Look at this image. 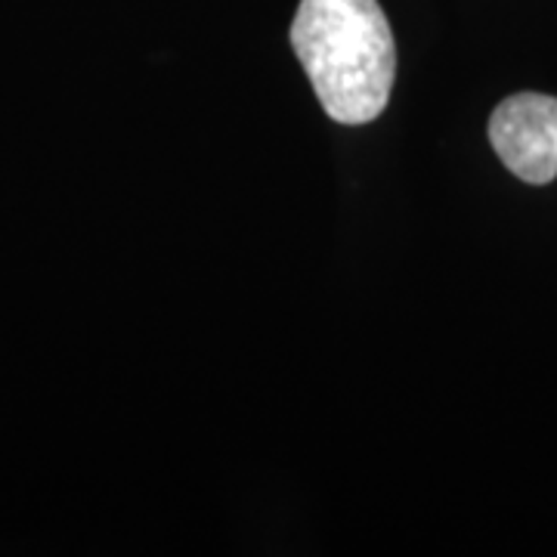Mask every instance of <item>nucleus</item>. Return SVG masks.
Instances as JSON below:
<instances>
[{"instance_id":"2","label":"nucleus","mask_w":557,"mask_h":557,"mask_svg":"<svg viewBox=\"0 0 557 557\" xmlns=\"http://www.w3.org/2000/svg\"><path fill=\"white\" fill-rule=\"evenodd\" d=\"M490 143L502 164L530 186L557 177V97L515 94L490 115Z\"/></svg>"},{"instance_id":"1","label":"nucleus","mask_w":557,"mask_h":557,"mask_svg":"<svg viewBox=\"0 0 557 557\" xmlns=\"http://www.w3.org/2000/svg\"><path fill=\"white\" fill-rule=\"evenodd\" d=\"M292 47L325 115L369 124L397 81V40L379 0H300Z\"/></svg>"}]
</instances>
